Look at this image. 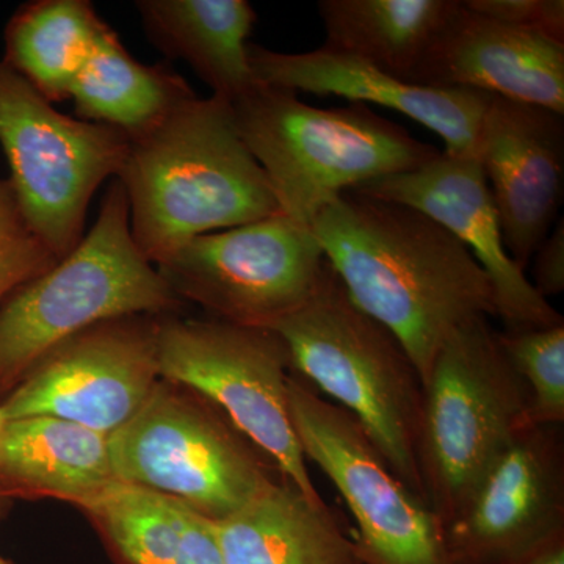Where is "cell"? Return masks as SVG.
<instances>
[{"instance_id": "cell-31", "label": "cell", "mask_w": 564, "mask_h": 564, "mask_svg": "<svg viewBox=\"0 0 564 564\" xmlns=\"http://www.w3.org/2000/svg\"><path fill=\"white\" fill-rule=\"evenodd\" d=\"M0 564H14V563L10 562V560L6 558V556L0 555Z\"/></svg>"}, {"instance_id": "cell-25", "label": "cell", "mask_w": 564, "mask_h": 564, "mask_svg": "<svg viewBox=\"0 0 564 564\" xmlns=\"http://www.w3.org/2000/svg\"><path fill=\"white\" fill-rule=\"evenodd\" d=\"M500 344L529 392L525 430L564 422V323L499 333Z\"/></svg>"}, {"instance_id": "cell-15", "label": "cell", "mask_w": 564, "mask_h": 564, "mask_svg": "<svg viewBox=\"0 0 564 564\" xmlns=\"http://www.w3.org/2000/svg\"><path fill=\"white\" fill-rule=\"evenodd\" d=\"M505 248L527 270L558 221L564 196V115L492 96L477 151Z\"/></svg>"}, {"instance_id": "cell-10", "label": "cell", "mask_w": 564, "mask_h": 564, "mask_svg": "<svg viewBox=\"0 0 564 564\" xmlns=\"http://www.w3.org/2000/svg\"><path fill=\"white\" fill-rule=\"evenodd\" d=\"M288 395L304 456L321 467L350 508L361 563L455 564L440 516L395 477L359 422L295 372Z\"/></svg>"}, {"instance_id": "cell-6", "label": "cell", "mask_w": 564, "mask_h": 564, "mask_svg": "<svg viewBox=\"0 0 564 564\" xmlns=\"http://www.w3.org/2000/svg\"><path fill=\"white\" fill-rule=\"evenodd\" d=\"M529 392L480 317L456 329L423 381L417 467L423 497L444 529L496 459L525 430Z\"/></svg>"}, {"instance_id": "cell-27", "label": "cell", "mask_w": 564, "mask_h": 564, "mask_svg": "<svg viewBox=\"0 0 564 564\" xmlns=\"http://www.w3.org/2000/svg\"><path fill=\"white\" fill-rule=\"evenodd\" d=\"M463 3L489 20L530 29L564 43L563 0H467Z\"/></svg>"}, {"instance_id": "cell-20", "label": "cell", "mask_w": 564, "mask_h": 564, "mask_svg": "<svg viewBox=\"0 0 564 564\" xmlns=\"http://www.w3.org/2000/svg\"><path fill=\"white\" fill-rule=\"evenodd\" d=\"M135 6L152 46L191 65L212 96L232 102L258 84L248 57L258 14L247 0H139Z\"/></svg>"}, {"instance_id": "cell-7", "label": "cell", "mask_w": 564, "mask_h": 564, "mask_svg": "<svg viewBox=\"0 0 564 564\" xmlns=\"http://www.w3.org/2000/svg\"><path fill=\"white\" fill-rule=\"evenodd\" d=\"M109 447L118 481L172 497L214 522L278 480L276 467L220 410L162 378L139 413L110 434Z\"/></svg>"}, {"instance_id": "cell-19", "label": "cell", "mask_w": 564, "mask_h": 564, "mask_svg": "<svg viewBox=\"0 0 564 564\" xmlns=\"http://www.w3.org/2000/svg\"><path fill=\"white\" fill-rule=\"evenodd\" d=\"M215 530L225 564H362L325 502L307 499L284 477Z\"/></svg>"}, {"instance_id": "cell-30", "label": "cell", "mask_w": 564, "mask_h": 564, "mask_svg": "<svg viewBox=\"0 0 564 564\" xmlns=\"http://www.w3.org/2000/svg\"><path fill=\"white\" fill-rule=\"evenodd\" d=\"M3 423H6V419H3L2 413H0V432H2ZM13 505V502L7 500L6 497L2 496V492H0V524H2V522L6 521L7 518H9Z\"/></svg>"}, {"instance_id": "cell-14", "label": "cell", "mask_w": 564, "mask_h": 564, "mask_svg": "<svg viewBox=\"0 0 564 564\" xmlns=\"http://www.w3.org/2000/svg\"><path fill=\"white\" fill-rule=\"evenodd\" d=\"M422 212L462 240L488 274L496 317L505 332H530L564 323L505 248L499 215L477 155L441 152L413 172L392 174L350 191Z\"/></svg>"}, {"instance_id": "cell-18", "label": "cell", "mask_w": 564, "mask_h": 564, "mask_svg": "<svg viewBox=\"0 0 564 564\" xmlns=\"http://www.w3.org/2000/svg\"><path fill=\"white\" fill-rule=\"evenodd\" d=\"M117 481L106 434L50 415L3 423L0 492L10 502L54 499L80 508Z\"/></svg>"}, {"instance_id": "cell-22", "label": "cell", "mask_w": 564, "mask_h": 564, "mask_svg": "<svg viewBox=\"0 0 564 564\" xmlns=\"http://www.w3.org/2000/svg\"><path fill=\"white\" fill-rule=\"evenodd\" d=\"M196 98L188 82L166 63L144 65L107 28L77 74L69 99L79 120L109 126L135 140Z\"/></svg>"}, {"instance_id": "cell-4", "label": "cell", "mask_w": 564, "mask_h": 564, "mask_svg": "<svg viewBox=\"0 0 564 564\" xmlns=\"http://www.w3.org/2000/svg\"><path fill=\"white\" fill-rule=\"evenodd\" d=\"M272 332L284 340L293 372L348 411L395 477L425 499L421 375L400 340L356 306L326 258L313 293Z\"/></svg>"}, {"instance_id": "cell-9", "label": "cell", "mask_w": 564, "mask_h": 564, "mask_svg": "<svg viewBox=\"0 0 564 564\" xmlns=\"http://www.w3.org/2000/svg\"><path fill=\"white\" fill-rule=\"evenodd\" d=\"M162 380L184 386L220 410L282 477L323 503L289 410L292 362L272 329L218 321L159 318Z\"/></svg>"}, {"instance_id": "cell-29", "label": "cell", "mask_w": 564, "mask_h": 564, "mask_svg": "<svg viewBox=\"0 0 564 564\" xmlns=\"http://www.w3.org/2000/svg\"><path fill=\"white\" fill-rule=\"evenodd\" d=\"M508 564H564V532L554 534L529 554Z\"/></svg>"}, {"instance_id": "cell-2", "label": "cell", "mask_w": 564, "mask_h": 564, "mask_svg": "<svg viewBox=\"0 0 564 564\" xmlns=\"http://www.w3.org/2000/svg\"><path fill=\"white\" fill-rule=\"evenodd\" d=\"M137 247L151 263L193 237L280 212L265 173L234 124L231 102L191 99L158 128L129 140L117 177Z\"/></svg>"}, {"instance_id": "cell-5", "label": "cell", "mask_w": 564, "mask_h": 564, "mask_svg": "<svg viewBox=\"0 0 564 564\" xmlns=\"http://www.w3.org/2000/svg\"><path fill=\"white\" fill-rule=\"evenodd\" d=\"M184 304L137 247L124 187L111 181L79 245L0 303V402L69 337L111 318L172 315Z\"/></svg>"}, {"instance_id": "cell-1", "label": "cell", "mask_w": 564, "mask_h": 564, "mask_svg": "<svg viewBox=\"0 0 564 564\" xmlns=\"http://www.w3.org/2000/svg\"><path fill=\"white\" fill-rule=\"evenodd\" d=\"M311 228L352 302L400 340L422 384L456 329L496 317L491 281L473 252L413 207L345 192Z\"/></svg>"}, {"instance_id": "cell-8", "label": "cell", "mask_w": 564, "mask_h": 564, "mask_svg": "<svg viewBox=\"0 0 564 564\" xmlns=\"http://www.w3.org/2000/svg\"><path fill=\"white\" fill-rule=\"evenodd\" d=\"M0 147L22 217L61 261L84 239L95 193L120 174L128 137L63 115L0 61Z\"/></svg>"}, {"instance_id": "cell-3", "label": "cell", "mask_w": 564, "mask_h": 564, "mask_svg": "<svg viewBox=\"0 0 564 564\" xmlns=\"http://www.w3.org/2000/svg\"><path fill=\"white\" fill-rule=\"evenodd\" d=\"M231 109L281 214L302 225H313L318 212L343 193L413 172L441 154L366 104L321 109L296 93L258 82Z\"/></svg>"}, {"instance_id": "cell-11", "label": "cell", "mask_w": 564, "mask_h": 564, "mask_svg": "<svg viewBox=\"0 0 564 564\" xmlns=\"http://www.w3.org/2000/svg\"><path fill=\"white\" fill-rule=\"evenodd\" d=\"M323 261L313 228L278 212L193 237L155 269L182 302L218 321L272 329L313 293Z\"/></svg>"}, {"instance_id": "cell-13", "label": "cell", "mask_w": 564, "mask_h": 564, "mask_svg": "<svg viewBox=\"0 0 564 564\" xmlns=\"http://www.w3.org/2000/svg\"><path fill=\"white\" fill-rule=\"evenodd\" d=\"M564 532L560 426L522 432L445 525L455 564H508Z\"/></svg>"}, {"instance_id": "cell-17", "label": "cell", "mask_w": 564, "mask_h": 564, "mask_svg": "<svg viewBox=\"0 0 564 564\" xmlns=\"http://www.w3.org/2000/svg\"><path fill=\"white\" fill-rule=\"evenodd\" d=\"M248 57L259 84L388 107L437 133L447 154L475 155L477 151L481 120L491 99L488 93L410 84L370 63L325 47L285 54L250 44Z\"/></svg>"}, {"instance_id": "cell-24", "label": "cell", "mask_w": 564, "mask_h": 564, "mask_svg": "<svg viewBox=\"0 0 564 564\" xmlns=\"http://www.w3.org/2000/svg\"><path fill=\"white\" fill-rule=\"evenodd\" d=\"M107 28L88 0H32L7 22L2 62L47 101L62 102Z\"/></svg>"}, {"instance_id": "cell-28", "label": "cell", "mask_w": 564, "mask_h": 564, "mask_svg": "<svg viewBox=\"0 0 564 564\" xmlns=\"http://www.w3.org/2000/svg\"><path fill=\"white\" fill-rule=\"evenodd\" d=\"M533 281L534 291L544 300L562 295L564 291V220L558 218L551 234L534 251Z\"/></svg>"}, {"instance_id": "cell-21", "label": "cell", "mask_w": 564, "mask_h": 564, "mask_svg": "<svg viewBox=\"0 0 564 564\" xmlns=\"http://www.w3.org/2000/svg\"><path fill=\"white\" fill-rule=\"evenodd\" d=\"M79 510L115 564H225L215 522L163 494L117 481Z\"/></svg>"}, {"instance_id": "cell-23", "label": "cell", "mask_w": 564, "mask_h": 564, "mask_svg": "<svg viewBox=\"0 0 564 564\" xmlns=\"http://www.w3.org/2000/svg\"><path fill=\"white\" fill-rule=\"evenodd\" d=\"M456 6V0H322V47L410 82Z\"/></svg>"}, {"instance_id": "cell-16", "label": "cell", "mask_w": 564, "mask_h": 564, "mask_svg": "<svg viewBox=\"0 0 564 564\" xmlns=\"http://www.w3.org/2000/svg\"><path fill=\"white\" fill-rule=\"evenodd\" d=\"M410 82L469 88L564 115V43L489 20L458 0Z\"/></svg>"}, {"instance_id": "cell-26", "label": "cell", "mask_w": 564, "mask_h": 564, "mask_svg": "<svg viewBox=\"0 0 564 564\" xmlns=\"http://www.w3.org/2000/svg\"><path fill=\"white\" fill-rule=\"evenodd\" d=\"M57 262L22 217L9 181L0 177V303Z\"/></svg>"}, {"instance_id": "cell-12", "label": "cell", "mask_w": 564, "mask_h": 564, "mask_svg": "<svg viewBox=\"0 0 564 564\" xmlns=\"http://www.w3.org/2000/svg\"><path fill=\"white\" fill-rule=\"evenodd\" d=\"M159 318H111L69 337L0 402L3 419L50 415L110 436L161 381Z\"/></svg>"}]
</instances>
